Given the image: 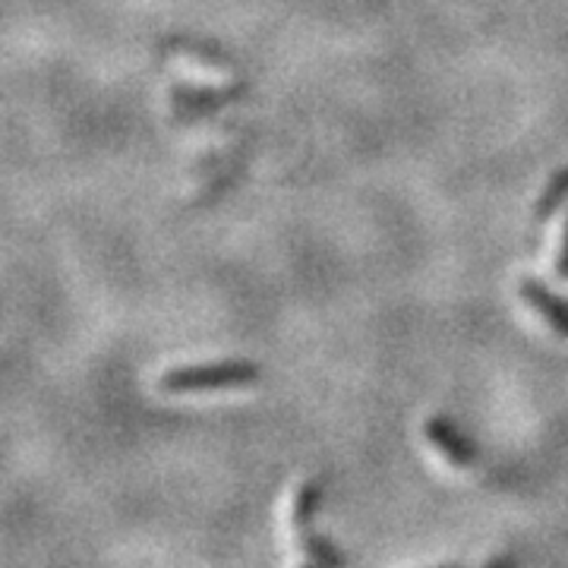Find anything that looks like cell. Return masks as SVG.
Segmentation results:
<instances>
[{"instance_id": "cell-1", "label": "cell", "mask_w": 568, "mask_h": 568, "mask_svg": "<svg viewBox=\"0 0 568 568\" xmlns=\"http://www.w3.org/2000/svg\"><path fill=\"white\" fill-rule=\"evenodd\" d=\"M297 540H301V547H304L306 556H310L320 568H347L345 552L335 547L332 540L320 537L313 528L297 530Z\"/></svg>"}, {"instance_id": "cell-2", "label": "cell", "mask_w": 568, "mask_h": 568, "mask_svg": "<svg viewBox=\"0 0 568 568\" xmlns=\"http://www.w3.org/2000/svg\"><path fill=\"white\" fill-rule=\"evenodd\" d=\"M316 511H320V487H304L297 496V508H294V528H310Z\"/></svg>"}, {"instance_id": "cell-3", "label": "cell", "mask_w": 568, "mask_h": 568, "mask_svg": "<svg viewBox=\"0 0 568 568\" xmlns=\"http://www.w3.org/2000/svg\"><path fill=\"white\" fill-rule=\"evenodd\" d=\"M433 439L439 443V448H446L448 458H452V462H458V465H467V462L474 458V455H470V446H465V443H462L448 426H443V429H439V426H433Z\"/></svg>"}, {"instance_id": "cell-4", "label": "cell", "mask_w": 568, "mask_h": 568, "mask_svg": "<svg viewBox=\"0 0 568 568\" xmlns=\"http://www.w3.org/2000/svg\"><path fill=\"white\" fill-rule=\"evenodd\" d=\"M487 568H518V562H515V559H508V556H503V559H493Z\"/></svg>"}, {"instance_id": "cell-5", "label": "cell", "mask_w": 568, "mask_h": 568, "mask_svg": "<svg viewBox=\"0 0 568 568\" xmlns=\"http://www.w3.org/2000/svg\"><path fill=\"white\" fill-rule=\"evenodd\" d=\"M304 568H320V566H316V562H313V566H304Z\"/></svg>"}, {"instance_id": "cell-6", "label": "cell", "mask_w": 568, "mask_h": 568, "mask_svg": "<svg viewBox=\"0 0 568 568\" xmlns=\"http://www.w3.org/2000/svg\"><path fill=\"white\" fill-rule=\"evenodd\" d=\"M443 568H462V566H443Z\"/></svg>"}]
</instances>
